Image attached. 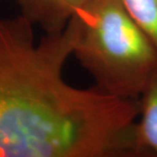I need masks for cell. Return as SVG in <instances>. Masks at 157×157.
<instances>
[{"mask_svg":"<svg viewBox=\"0 0 157 157\" xmlns=\"http://www.w3.org/2000/svg\"><path fill=\"white\" fill-rule=\"evenodd\" d=\"M20 14L0 18V157L142 156L139 100L77 88L63 78L78 22L35 42Z\"/></svg>","mask_w":157,"mask_h":157,"instance_id":"obj_1","label":"cell"},{"mask_svg":"<svg viewBox=\"0 0 157 157\" xmlns=\"http://www.w3.org/2000/svg\"><path fill=\"white\" fill-rule=\"evenodd\" d=\"M92 0H16L20 15L45 33L63 32L78 9Z\"/></svg>","mask_w":157,"mask_h":157,"instance_id":"obj_3","label":"cell"},{"mask_svg":"<svg viewBox=\"0 0 157 157\" xmlns=\"http://www.w3.org/2000/svg\"><path fill=\"white\" fill-rule=\"evenodd\" d=\"M73 17L78 34L73 48L101 92L139 100L157 69V49L121 0H92Z\"/></svg>","mask_w":157,"mask_h":157,"instance_id":"obj_2","label":"cell"},{"mask_svg":"<svg viewBox=\"0 0 157 157\" xmlns=\"http://www.w3.org/2000/svg\"><path fill=\"white\" fill-rule=\"evenodd\" d=\"M157 49V0H121Z\"/></svg>","mask_w":157,"mask_h":157,"instance_id":"obj_5","label":"cell"},{"mask_svg":"<svg viewBox=\"0 0 157 157\" xmlns=\"http://www.w3.org/2000/svg\"><path fill=\"white\" fill-rule=\"evenodd\" d=\"M139 143L145 155L157 156V69L139 98Z\"/></svg>","mask_w":157,"mask_h":157,"instance_id":"obj_4","label":"cell"}]
</instances>
